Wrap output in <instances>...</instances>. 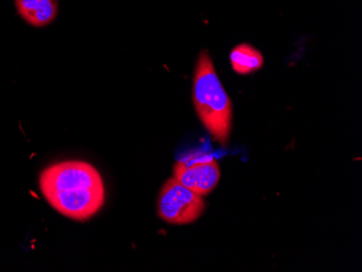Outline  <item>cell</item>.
<instances>
[{"instance_id": "cell-1", "label": "cell", "mask_w": 362, "mask_h": 272, "mask_svg": "<svg viewBox=\"0 0 362 272\" xmlns=\"http://www.w3.org/2000/svg\"><path fill=\"white\" fill-rule=\"evenodd\" d=\"M42 196L54 211L75 221H86L105 203L103 176L95 166L78 160L58 162L40 176Z\"/></svg>"}, {"instance_id": "cell-5", "label": "cell", "mask_w": 362, "mask_h": 272, "mask_svg": "<svg viewBox=\"0 0 362 272\" xmlns=\"http://www.w3.org/2000/svg\"><path fill=\"white\" fill-rule=\"evenodd\" d=\"M20 17L34 28L49 25L58 14V0H16Z\"/></svg>"}, {"instance_id": "cell-6", "label": "cell", "mask_w": 362, "mask_h": 272, "mask_svg": "<svg viewBox=\"0 0 362 272\" xmlns=\"http://www.w3.org/2000/svg\"><path fill=\"white\" fill-rule=\"evenodd\" d=\"M230 62L238 74L247 75L262 68L264 57L251 45L240 44L231 52Z\"/></svg>"}, {"instance_id": "cell-2", "label": "cell", "mask_w": 362, "mask_h": 272, "mask_svg": "<svg viewBox=\"0 0 362 272\" xmlns=\"http://www.w3.org/2000/svg\"><path fill=\"white\" fill-rule=\"evenodd\" d=\"M192 99L197 117L215 141L227 145L233 128V102L205 52H201L195 66Z\"/></svg>"}, {"instance_id": "cell-4", "label": "cell", "mask_w": 362, "mask_h": 272, "mask_svg": "<svg viewBox=\"0 0 362 272\" xmlns=\"http://www.w3.org/2000/svg\"><path fill=\"white\" fill-rule=\"evenodd\" d=\"M173 174L181 184L201 196L211 194L221 179V168L216 158L202 152L180 158L175 163Z\"/></svg>"}, {"instance_id": "cell-3", "label": "cell", "mask_w": 362, "mask_h": 272, "mask_svg": "<svg viewBox=\"0 0 362 272\" xmlns=\"http://www.w3.org/2000/svg\"><path fill=\"white\" fill-rule=\"evenodd\" d=\"M203 196L181 184L176 178L166 180L158 198V215L170 225H189L202 216Z\"/></svg>"}]
</instances>
